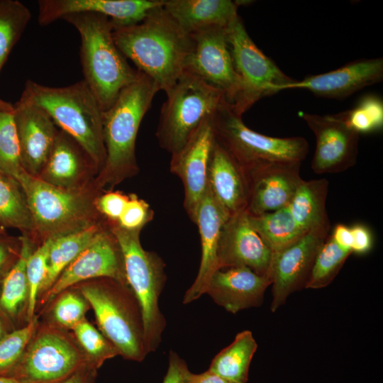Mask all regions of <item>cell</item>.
<instances>
[{
  "mask_svg": "<svg viewBox=\"0 0 383 383\" xmlns=\"http://www.w3.org/2000/svg\"><path fill=\"white\" fill-rule=\"evenodd\" d=\"M113 38L122 54L136 70L167 94L184 72L192 47L186 33L163 6L152 10L140 22L114 26Z\"/></svg>",
  "mask_w": 383,
  "mask_h": 383,
  "instance_id": "cell-1",
  "label": "cell"
},
{
  "mask_svg": "<svg viewBox=\"0 0 383 383\" xmlns=\"http://www.w3.org/2000/svg\"><path fill=\"white\" fill-rule=\"evenodd\" d=\"M62 19L79 33L83 80L105 111L121 91L136 80L139 71L129 65L116 45L113 25L108 17L83 13L68 15Z\"/></svg>",
  "mask_w": 383,
  "mask_h": 383,
  "instance_id": "cell-2",
  "label": "cell"
},
{
  "mask_svg": "<svg viewBox=\"0 0 383 383\" xmlns=\"http://www.w3.org/2000/svg\"><path fill=\"white\" fill-rule=\"evenodd\" d=\"M19 99L45 111L82 147L94 165L102 169L106 158L103 111L84 80L62 87L28 80Z\"/></svg>",
  "mask_w": 383,
  "mask_h": 383,
  "instance_id": "cell-3",
  "label": "cell"
},
{
  "mask_svg": "<svg viewBox=\"0 0 383 383\" xmlns=\"http://www.w3.org/2000/svg\"><path fill=\"white\" fill-rule=\"evenodd\" d=\"M159 89L139 71L136 80L124 88L102 114L106 158L99 179L101 186L116 184L138 170L135 141L141 121Z\"/></svg>",
  "mask_w": 383,
  "mask_h": 383,
  "instance_id": "cell-4",
  "label": "cell"
},
{
  "mask_svg": "<svg viewBox=\"0 0 383 383\" xmlns=\"http://www.w3.org/2000/svg\"><path fill=\"white\" fill-rule=\"evenodd\" d=\"M94 310L101 333L123 358L141 362L147 355L141 309L128 286L111 279L80 287Z\"/></svg>",
  "mask_w": 383,
  "mask_h": 383,
  "instance_id": "cell-5",
  "label": "cell"
},
{
  "mask_svg": "<svg viewBox=\"0 0 383 383\" xmlns=\"http://www.w3.org/2000/svg\"><path fill=\"white\" fill-rule=\"evenodd\" d=\"M110 229L122 253L127 283L141 309L146 352H154L166 326L159 307V298L167 279L165 264L157 253L143 248L140 231L124 230L116 224H111Z\"/></svg>",
  "mask_w": 383,
  "mask_h": 383,
  "instance_id": "cell-6",
  "label": "cell"
},
{
  "mask_svg": "<svg viewBox=\"0 0 383 383\" xmlns=\"http://www.w3.org/2000/svg\"><path fill=\"white\" fill-rule=\"evenodd\" d=\"M216 140L243 170L274 162H301L309 152L303 137L275 138L251 130L225 99L211 116Z\"/></svg>",
  "mask_w": 383,
  "mask_h": 383,
  "instance_id": "cell-7",
  "label": "cell"
},
{
  "mask_svg": "<svg viewBox=\"0 0 383 383\" xmlns=\"http://www.w3.org/2000/svg\"><path fill=\"white\" fill-rule=\"evenodd\" d=\"M166 95L155 135L160 146L171 155L226 99L223 91L187 72Z\"/></svg>",
  "mask_w": 383,
  "mask_h": 383,
  "instance_id": "cell-8",
  "label": "cell"
},
{
  "mask_svg": "<svg viewBox=\"0 0 383 383\" xmlns=\"http://www.w3.org/2000/svg\"><path fill=\"white\" fill-rule=\"evenodd\" d=\"M17 182L25 195L34 228L45 240L95 224V204L82 193L54 187L26 171Z\"/></svg>",
  "mask_w": 383,
  "mask_h": 383,
  "instance_id": "cell-9",
  "label": "cell"
},
{
  "mask_svg": "<svg viewBox=\"0 0 383 383\" xmlns=\"http://www.w3.org/2000/svg\"><path fill=\"white\" fill-rule=\"evenodd\" d=\"M227 39L240 90L232 103L240 116L263 97L295 80L285 74L252 41L240 16L227 28Z\"/></svg>",
  "mask_w": 383,
  "mask_h": 383,
  "instance_id": "cell-10",
  "label": "cell"
},
{
  "mask_svg": "<svg viewBox=\"0 0 383 383\" xmlns=\"http://www.w3.org/2000/svg\"><path fill=\"white\" fill-rule=\"evenodd\" d=\"M28 345L16 377L23 383H59L89 362L67 336L54 328L40 330Z\"/></svg>",
  "mask_w": 383,
  "mask_h": 383,
  "instance_id": "cell-11",
  "label": "cell"
},
{
  "mask_svg": "<svg viewBox=\"0 0 383 383\" xmlns=\"http://www.w3.org/2000/svg\"><path fill=\"white\" fill-rule=\"evenodd\" d=\"M95 278L111 279L128 286L122 253L110 228L109 231L101 228L98 231L90 243L43 293L41 302H49L70 287Z\"/></svg>",
  "mask_w": 383,
  "mask_h": 383,
  "instance_id": "cell-12",
  "label": "cell"
},
{
  "mask_svg": "<svg viewBox=\"0 0 383 383\" xmlns=\"http://www.w3.org/2000/svg\"><path fill=\"white\" fill-rule=\"evenodd\" d=\"M227 28L214 27L189 35L192 47L184 72L191 73L225 93L232 104L240 90L227 39Z\"/></svg>",
  "mask_w": 383,
  "mask_h": 383,
  "instance_id": "cell-13",
  "label": "cell"
},
{
  "mask_svg": "<svg viewBox=\"0 0 383 383\" xmlns=\"http://www.w3.org/2000/svg\"><path fill=\"white\" fill-rule=\"evenodd\" d=\"M330 226L306 232L297 242L272 255L271 311L275 312L293 292L305 288L316 254L328 236Z\"/></svg>",
  "mask_w": 383,
  "mask_h": 383,
  "instance_id": "cell-14",
  "label": "cell"
},
{
  "mask_svg": "<svg viewBox=\"0 0 383 383\" xmlns=\"http://www.w3.org/2000/svg\"><path fill=\"white\" fill-rule=\"evenodd\" d=\"M316 138L311 169L316 174L338 173L354 166L358 155L359 133L335 115L299 111Z\"/></svg>",
  "mask_w": 383,
  "mask_h": 383,
  "instance_id": "cell-15",
  "label": "cell"
},
{
  "mask_svg": "<svg viewBox=\"0 0 383 383\" xmlns=\"http://www.w3.org/2000/svg\"><path fill=\"white\" fill-rule=\"evenodd\" d=\"M214 143L211 116L204 120L179 150L171 155L170 172L182 180L184 207L194 223L207 189L209 165Z\"/></svg>",
  "mask_w": 383,
  "mask_h": 383,
  "instance_id": "cell-16",
  "label": "cell"
},
{
  "mask_svg": "<svg viewBox=\"0 0 383 383\" xmlns=\"http://www.w3.org/2000/svg\"><path fill=\"white\" fill-rule=\"evenodd\" d=\"M301 162H274L243 170L248 187L246 211L272 212L289 206L302 179Z\"/></svg>",
  "mask_w": 383,
  "mask_h": 383,
  "instance_id": "cell-17",
  "label": "cell"
},
{
  "mask_svg": "<svg viewBox=\"0 0 383 383\" xmlns=\"http://www.w3.org/2000/svg\"><path fill=\"white\" fill-rule=\"evenodd\" d=\"M272 260V251L252 226L246 210L229 216L221 233L218 269L244 266L270 277Z\"/></svg>",
  "mask_w": 383,
  "mask_h": 383,
  "instance_id": "cell-18",
  "label": "cell"
},
{
  "mask_svg": "<svg viewBox=\"0 0 383 383\" xmlns=\"http://www.w3.org/2000/svg\"><path fill=\"white\" fill-rule=\"evenodd\" d=\"M165 0H40L38 21L42 26L74 13H97L108 17L114 26L140 22Z\"/></svg>",
  "mask_w": 383,
  "mask_h": 383,
  "instance_id": "cell-19",
  "label": "cell"
},
{
  "mask_svg": "<svg viewBox=\"0 0 383 383\" xmlns=\"http://www.w3.org/2000/svg\"><path fill=\"white\" fill-rule=\"evenodd\" d=\"M12 113L23 167L28 173L38 177L59 131L45 111L21 99L13 105Z\"/></svg>",
  "mask_w": 383,
  "mask_h": 383,
  "instance_id": "cell-20",
  "label": "cell"
},
{
  "mask_svg": "<svg viewBox=\"0 0 383 383\" xmlns=\"http://www.w3.org/2000/svg\"><path fill=\"white\" fill-rule=\"evenodd\" d=\"M383 79V59H360L333 71L295 80L284 89H302L321 97L343 99Z\"/></svg>",
  "mask_w": 383,
  "mask_h": 383,
  "instance_id": "cell-21",
  "label": "cell"
},
{
  "mask_svg": "<svg viewBox=\"0 0 383 383\" xmlns=\"http://www.w3.org/2000/svg\"><path fill=\"white\" fill-rule=\"evenodd\" d=\"M271 279L244 266L216 270L210 277L205 294L231 313L262 304Z\"/></svg>",
  "mask_w": 383,
  "mask_h": 383,
  "instance_id": "cell-22",
  "label": "cell"
},
{
  "mask_svg": "<svg viewBox=\"0 0 383 383\" xmlns=\"http://www.w3.org/2000/svg\"><path fill=\"white\" fill-rule=\"evenodd\" d=\"M228 217L207 187L194 221L201 238L200 265L195 280L184 295L183 304L193 302L204 294L210 277L218 270L217 254L221 233Z\"/></svg>",
  "mask_w": 383,
  "mask_h": 383,
  "instance_id": "cell-23",
  "label": "cell"
},
{
  "mask_svg": "<svg viewBox=\"0 0 383 383\" xmlns=\"http://www.w3.org/2000/svg\"><path fill=\"white\" fill-rule=\"evenodd\" d=\"M207 187L229 216L246 210L248 187L245 174L216 139L210 157Z\"/></svg>",
  "mask_w": 383,
  "mask_h": 383,
  "instance_id": "cell-24",
  "label": "cell"
},
{
  "mask_svg": "<svg viewBox=\"0 0 383 383\" xmlns=\"http://www.w3.org/2000/svg\"><path fill=\"white\" fill-rule=\"evenodd\" d=\"M238 1L165 0L163 9L188 35L214 27L228 28L239 16Z\"/></svg>",
  "mask_w": 383,
  "mask_h": 383,
  "instance_id": "cell-25",
  "label": "cell"
},
{
  "mask_svg": "<svg viewBox=\"0 0 383 383\" xmlns=\"http://www.w3.org/2000/svg\"><path fill=\"white\" fill-rule=\"evenodd\" d=\"M86 158L89 157L82 147L69 135L60 131L38 177L54 187L74 190Z\"/></svg>",
  "mask_w": 383,
  "mask_h": 383,
  "instance_id": "cell-26",
  "label": "cell"
},
{
  "mask_svg": "<svg viewBox=\"0 0 383 383\" xmlns=\"http://www.w3.org/2000/svg\"><path fill=\"white\" fill-rule=\"evenodd\" d=\"M328 181L302 179L288 207L294 221L305 232L330 226L326 209Z\"/></svg>",
  "mask_w": 383,
  "mask_h": 383,
  "instance_id": "cell-27",
  "label": "cell"
},
{
  "mask_svg": "<svg viewBox=\"0 0 383 383\" xmlns=\"http://www.w3.org/2000/svg\"><path fill=\"white\" fill-rule=\"evenodd\" d=\"M257 344L250 331L238 333L233 341L211 360L209 370L232 383H246Z\"/></svg>",
  "mask_w": 383,
  "mask_h": 383,
  "instance_id": "cell-28",
  "label": "cell"
},
{
  "mask_svg": "<svg viewBox=\"0 0 383 383\" xmlns=\"http://www.w3.org/2000/svg\"><path fill=\"white\" fill-rule=\"evenodd\" d=\"M249 217L272 255L295 243L306 233L296 223L288 206L260 215L249 214Z\"/></svg>",
  "mask_w": 383,
  "mask_h": 383,
  "instance_id": "cell-29",
  "label": "cell"
},
{
  "mask_svg": "<svg viewBox=\"0 0 383 383\" xmlns=\"http://www.w3.org/2000/svg\"><path fill=\"white\" fill-rule=\"evenodd\" d=\"M101 229L94 224L85 229L52 239L48 257V272L40 294L45 292L63 270L90 243Z\"/></svg>",
  "mask_w": 383,
  "mask_h": 383,
  "instance_id": "cell-30",
  "label": "cell"
},
{
  "mask_svg": "<svg viewBox=\"0 0 383 383\" xmlns=\"http://www.w3.org/2000/svg\"><path fill=\"white\" fill-rule=\"evenodd\" d=\"M0 225L35 230L25 195L14 179L0 174Z\"/></svg>",
  "mask_w": 383,
  "mask_h": 383,
  "instance_id": "cell-31",
  "label": "cell"
},
{
  "mask_svg": "<svg viewBox=\"0 0 383 383\" xmlns=\"http://www.w3.org/2000/svg\"><path fill=\"white\" fill-rule=\"evenodd\" d=\"M31 248L30 240L26 238H23L20 256L3 281L0 306L9 315L16 314L23 304L28 301L26 263L32 252Z\"/></svg>",
  "mask_w": 383,
  "mask_h": 383,
  "instance_id": "cell-32",
  "label": "cell"
},
{
  "mask_svg": "<svg viewBox=\"0 0 383 383\" xmlns=\"http://www.w3.org/2000/svg\"><path fill=\"white\" fill-rule=\"evenodd\" d=\"M30 18L29 9L21 2L0 0V72Z\"/></svg>",
  "mask_w": 383,
  "mask_h": 383,
  "instance_id": "cell-33",
  "label": "cell"
},
{
  "mask_svg": "<svg viewBox=\"0 0 383 383\" xmlns=\"http://www.w3.org/2000/svg\"><path fill=\"white\" fill-rule=\"evenodd\" d=\"M352 253L338 246L328 235L318 251L306 289H321L331 283Z\"/></svg>",
  "mask_w": 383,
  "mask_h": 383,
  "instance_id": "cell-34",
  "label": "cell"
},
{
  "mask_svg": "<svg viewBox=\"0 0 383 383\" xmlns=\"http://www.w3.org/2000/svg\"><path fill=\"white\" fill-rule=\"evenodd\" d=\"M12 112H0V174L17 182L26 170Z\"/></svg>",
  "mask_w": 383,
  "mask_h": 383,
  "instance_id": "cell-35",
  "label": "cell"
},
{
  "mask_svg": "<svg viewBox=\"0 0 383 383\" xmlns=\"http://www.w3.org/2000/svg\"><path fill=\"white\" fill-rule=\"evenodd\" d=\"M335 115L359 134L373 133L383 126V102L377 95H366L353 109Z\"/></svg>",
  "mask_w": 383,
  "mask_h": 383,
  "instance_id": "cell-36",
  "label": "cell"
},
{
  "mask_svg": "<svg viewBox=\"0 0 383 383\" xmlns=\"http://www.w3.org/2000/svg\"><path fill=\"white\" fill-rule=\"evenodd\" d=\"M75 337L84 350L89 365L99 367L105 360L118 355L116 349L105 336L83 318L74 328Z\"/></svg>",
  "mask_w": 383,
  "mask_h": 383,
  "instance_id": "cell-37",
  "label": "cell"
},
{
  "mask_svg": "<svg viewBox=\"0 0 383 383\" xmlns=\"http://www.w3.org/2000/svg\"><path fill=\"white\" fill-rule=\"evenodd\" d=\"M52 239L45 240L43 243L29 255L26 263V277L28 287L27 318L34 317L38 296L45 279L48 272V257Z\"/></svg>",
  "mask_w": 383,
  "mask_h": 383,
  "instance_id": "cell-38",
  "label": "cell"
},
{
  "mask_svg": "<svg viewBox=\"0 0 383 383\" xmlns=\"http://www.w3.org/2000/svg\"><path fill=\"white\" fill-rule=\"evenodd\" d=\"M38 318L34 316L22 328L0 338V372L8 370L20 361L36 331Z\"/></svg>",
  "mask_w": 383,
  "mask_h": 383,
  "instance_id": "cell-39",
  "label": "cell"
},
{
  "mask_svg": "<svg viewBox=\"0 0 383 383\" xmlns=\"http://www.w3.org/2000/svg\"><path fill=\"white\" fill-rule=\"evenodd\" d=\"M87 303L83 296L72 292L64 293L53 308L55 321L61 326L72 330L84 318V313L87 309Z\"/></svg>",
  "mask_w": 383,
  "mask_h": 383,
  "instance_id": "cell-40",
  "label": "cell"
},
{
  "mask_svg": "<svg viewBox=\"0 0 383 383\" xmlns=\"http://www.w3.org/2000/svg\"><path fill=\"white\" fill-rule=\"evenodd\" d=\"M153 211L143 199L132 194L129 195L126 206L116 224L127 231H140L153 218Z\"/></svg>",
  "mask_w": 383,
  "mask_h": 383,
  "instance_id": "cell-41",
  "label": "cell"
},
{
  "mask_svg": "<svg viewBox=\"0 0 383 383\" xmlns=\"http://www.w3.org/2000/svg\"><path fill=\"white\" fill-rule=\"evenodd\" d=\"M128 198L129 195L120 192H109L96 200L95 207L111 221V224L116 223Z\"/></svg>",
  "mask_w": 383,
  "mask_h": 383,
  "instance_id": "cell-42",
  "label": "cell"
},
{
  "mask_svg": "<svg viewBox=\"0 0 383 383\" xmlns=\"http://www.w3.org/2000/svg\"><path fill=\"white\" fill-rule=\"evenodd\" d=\"M188 370L186 362L177 353L170 350L168 368L162 383H184Z\"/></svg>",
  "mask_w": 383,
  "mask_h": 383,
  "instance_id": "cell-43",
  "label": "cell"
},
{
  "mask_svg": "<svg viewBox=\"0 0 383 383\" xmlns=\"http://www.w3.org/2000/svg\"><path fill=\"white\" fill-rule=\"evenodd\" d=\"M353 235L352 252L365 254L372 246V237L369 229L360 224L350 228Z\"/></svg>",
  "mask_w": 383,
  "mask_h": 383,
  "instance_id": "cell-44",
  "label": "cell"
},
{
  "mask_svg": "<svg viewBox=\"0 0 383 383\" xmlns=\"http://www.w3.org/2000/svg\"><path fill=\"white\" fill-rule=\"evenodd\" d=\"M331 237L341 248L352 252L353 235L350 228L343 224H338Z\"/></svg>",
  "mask_w": 383,
  "mask_h": 383,
  "instance_id": "cell-45",
  "label": "cell"
},
{
  "mask_svg": "<svg viewBox=\"0 0 383 383\" xmlns=\"http://www.w3.org/2000/svg\"><path fill=\"white\" fill-rule=\"evenodd\" d=\"M184 383H232L209 370L200 374H194L187 370Z\"/></svg>",
  "mask_w": 383,
  "mask_h": 383,
  "instance_id": "cell-46",
  "label": "cell"
},
{
  "mask_svg": "<svg viewBox=\"0 0 383 383\" xmlns=\"http://www.w3.org/2000/svg\"><path fill=\"white\" fill-rule=\"evenodd\" d=\"M94 370L90 365H85L59 383H91Z\"/></svg>",
  "mask_w": 383,
  "mask_h": 383,
  "instance_id": "cell-47",
  "label": "cell"
},
{
  "mask_svg": "<svg viewBox=\"0 0 383 383\" xmlns=\"http://www.w3.org/2000/svg\"><path fill=\"white\" fill-rule=\"evenodd\" d=\"M13 105L11 103L4 101L0 99V112L1 111H13Z\"/></svg>",
  "mask_w": 383,
  "mask_h": 383,
  "instance_id": "cell-48",
  "label": "cell"
},
{
  "mask_svg": "<svg viewBox=\"0 0 383 383\" xmlns=\"http://www.w3.org/2000/svg\"><path fill=\"white\" fill-rule=\"evenodd\" d=\"M7 252L6 248L0 243V268L6 261Z\"/></svg>",
  "mask_w": 383,
  "mask_h": 383,
  "instance_id": "cell-49",
  "label": "cell"
},
{
  "mask_svg": "<svg viewBox=\"0 0 383 383\" xmlns=\"http://www.w3.org/2000/svg\"><path fill=\"white\" fill-rule=\"evenodd\" d=\"M0 383H23L16 377H0Z\"/></svg>",
  "mask_w": 383,
  "mask_h": 383,
  "instance_id": "cell-50",
  "label": "cell"
},
{
  "mask_svg": "<svg viewBox=\"0 0 383 383\" xmlns=\"http://www.w3.org/2000/svg\"><path fill=\"white\" fill-rule=\"evenodd\" d=\"M5 333H4V328H3V326L0 321V338L4 335Z\"/></svg>",
  "mask_w": 383,
  "mask_h": 383,
  "instance_id": "cell-51",
  "label": "cell"
},
{
  "mask_svg": "<svg viewBox=\"0 0 383 383\" xmlns=\"http://www.w3.org/2000/svg\"><path fill=\"white\" fill-rule=\"evenodd\" d=\"M2 233V229L0 228V233Z\"/></svg>",
  "mask_w": 383,
  "mask_h": 383,
  "instance_id": "cell-52",
  "label": "cell"
}]
</instances>
